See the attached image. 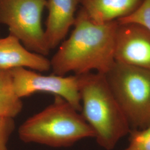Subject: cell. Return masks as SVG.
<instances>
[{"label": "cell", "mask_w": 150, "mask_h": 150, "mask_svg": "<svg viewBox=\"0 0 150 150\" xmlns=\"http://www.w3.org/2000/svg\"><path fill=\"white\" fill-rule=\"evenodd\" d=\"M50 59L30 51L16 37L9 35L0 38V69L11 70L24 68L38 72L51 70Z\"/></svg>", "instance_id": "obj_8"}, {"label": "cell", "mask_w": 150, "mask_h": 150, "mask_svg": "<svg viewBox=\"0 0 150 150\" xmlns=\"http://www.w3.org/2000/svg\"><path fill=\"white\" fill-rule=\"evenodd\" d=\"M117 21L123 22H136L140 23L150 31V0H144L139 8L131 15L121 18Z\"/></svg>", "instance_id": "obj_13"}, {"label": "cell", "mask_w": 150, "mask_h": 150, "mask_svg": "<svg viewBox=\"0 0 150 150\" xmlns=\"http://www.w3.org/2000/svg\"><path fill=\"white\" fill-rule=\"evenodd\" d=\"M47 0H0V23L33 52L43 56L51 51L42 25Z\"/></svg>", "instance_id": "obj_5"}, {"label": "cell", "mask_w": 150, "mask_h": 150, "mask_svg": "<svg viewBox=\"0 0 150 150\" xmlns=\"http://www.w3.org/2000/svg\"><path fill=\"white\" fill-rule=\"evenodd\" d=\"M18 134L25 143L54 148L68 147L95 134L79 111L64 99L55 96L54 102L27 118Z\"/></svg>", "instance_id": "obj_3"}, {"label": "cell", "mask_w": 150, "mask_h": 150, "mask_svg": "<svg viewBox=\"0 0 150 150\" xmlns=\"http://www.w3.org/2000/svg\"><path fill=\"white\" fill-rule=\"evenodd\" d=\"M22 108V98L15 91L10 70L0 69V117L14 118Z\"/></svg>", "instance_id": "obj_11"}, {"label": "cell", "mask_w": 150, "mask_h": 150, "mask_svg": "<svg viewBox=\"0 0 150 150\" xmlns=\"http://www.w3.org/2000/svg\"><path fill=\"white\" fill-rule=\"evenodd\" d=\"M129 134V144L124 150H150V125L131 130Z\"/></svg>", "instance_id": "obj_12"}, {"label": "cell", "mask_w": 150, "mask_h": 150, "mask_svg": "<svg viewBox=\"0 0 150 150\" xmlns=\"http://www.w3.org/2000/svg\"><path fill=\"white\" fill-rule=\"evenodd\" d=\"M10 71L15 91L20 98L37 92L48 93L64 99L80 112L79 75H44L24 68L14 69Z\"/></svg>", "instance_id": "obj_6"}, {"label": "cell", "mask_w": 150, "mask_h": 150, "mask_svg": "<svg viewBox=\"0 0 150 150\" xmlns=\"http://www.w3.org/2000/svg\"><path fill=\"white\" fill-rule=\"evenodd\" d=\"M80 76L81 115L95 134L97 142L111 150L129 133L127 119L107 83L105 75L88 72Z\"/></svg>", "instance_id": "obj_2"}, {"label": "cell", "mask_w": 150, "mask_h": 150, "mask_svg": "<svg viewBox=\"0 0 150 150\" xmlns=\"http://www.w3.org/2000/svg\"><path fill=\"white\" fill-rule=\"evenodd\" d=\"M80 0H47L48 11L45 34L50 50L59 45L75 23Z\"/></svg>", "instance_id": "obj_9"}, {"label": "cell", "mask_w": 150, "mask_h": 150, "mask_svg": "<svg viewBox=\"0 0 150 150\" xmlns=\"http://www.w3.org/2000/svg\"><path fill=\"white\" fill-rule=\"evenodd\" d=\"M144 0H80L81 8L97 23L118 21L137 11Z\"/></svg>", "instance_id": "obj_10"}, {"label": "cell", "mask_w": 150, "mask_h": 150, "mask_svg": "<svg viewBox=\"0 0 150 150\" xmlns=\"http://www.w3.org/2000/svg\"><path fill=\"white\" fill-rule=\"evenodd\" d=\"M15 128L14 118L0 117V150H8V142Z\"/></svg>", "instance_id": "obj_14"}, {"label": "cell", "mask_w": 150, "mask_h": 150, "mask_svg": "<svg viewBox=\"0 0 150 150\" xmlns=\"http://www.w3.org/2000/svg\"><path fill=\"white\" fill-rule=\"evenodd\" d=\"M105 76L130 126H150V70L115 61Z\"/></svg>", "instance_id": "obj_4"}, {"label": "cell", "mask_w": 150, "mask_h": 150, "mask_svg": "<svg viewBox=\"0 0 150 150\" xmlns=\"http://www.w3.org/2000/svg\"><path fill=\"white\" fill-rule=\"evenodd\" d=\"M117 21L97 23L81 8L74 29L59 46L51 61L54 75H82L92 71L105 75L115 62V42Z\"/></svg>", "instance_id": "obj_1"}, {"label": "cell", "mask_w": 150, "mask_h": 150, "mask_svg": "<svg viewBox=\"0 0 150 150\" xmlns=\"http://www.w3.org/2000/svg\"><path fill=\"white\" fill-rule=\"evenodd\" d=\"M115 60L150 70V30L139 23L118 22L115 34Z\"/></svg>", "instance_id": "obj_7"}]
</instances>
